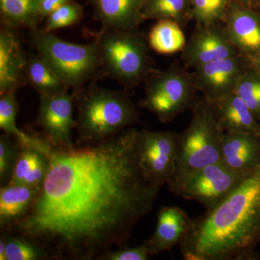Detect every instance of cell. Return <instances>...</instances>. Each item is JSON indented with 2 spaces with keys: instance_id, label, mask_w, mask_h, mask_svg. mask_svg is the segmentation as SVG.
I'll return each instance as SVG.
<instances>
[{
  "instance_id": "obj_1",
  "label": "cell",
  "mask_w": 260,
  "mask_h": 260,
  "mask_svg": "<svg viewBox=\"0 0 260 260\" xmlns=\"http://www.w3.org/2000/svg\"><path fill=\"white\" fill-rule=\"evenodd\" d=\"M138 133L131 127L101 141L53 148L30 209L2 232L30 239L49 259L99 260L126 246L162 187L140 166Z\"/></svg>"
},
{
  "instance_id": "obj_2",
  "label": "cell",
  "mask_w": 260,
  "mask_h": 260,
  "mask_svg": "<svg viewBox=\"0 0 260 260\" xmlns=\"http://www.w3.org/2000/svg\"><path fill=\"white\" fill-rule=\"evenodd\" d=\"M260 242V165L213 209L191 219L179 246L186 260H253Z\"/></svg>"
},
{
  "instance_id": "obj_3",
  "label": "cell",
  "mask_w": 260,
  "mask_h": 260,
  "mask_svg": "<svg viewBox=\"0 0 260 260\" xmlns=\"http://www.w3.org/2000/svg\"><path fill=\"white\" fill-rule=\"evenodd\" d=\"M73 93L78 109L76 144L107 139L140 123V112L126 90L93 85Z\"/></svg>"
},
{
  "instance_id": "obj_4",
  "label": "cell",
  "mask_w": 260,
  "mask_h": 260,
  "mask_svg": "<svg viewBox=\"0 0 260 260\" xmlns=\"http://www.w3.org/2000/svg\"><path fill=\"white\" fill-rule=\"evenodd\" d=\"M103 75L133 90L155 71L148 39L137 29H102L95 40Z\"/></svg>"
},
{
  "instance_id": "obj_5",
  "label": "cell",
  "mask_w": 260,
  "mask_h": 260,
  "mask_svg": "<svg viewBox=\"0 0 260 260\" xmlns=\"http://www.w3.org/2000/svg\"><path fill=\"white\" fill-rule=\"evenodd\" d=\"M30 42L37 54L50 64L68 88L78 92L103 75L100 51L96 42L75 44L51 32L34 29Z\"/></svg>"
},
{
  "instance_id": "obj_6",
  "label": "cell",
  "mask_w": 260,
  "mask_h": 260,
  "mask_svg": "<svg viewBox=\"0 0 260 260\" xmlns=\"http://www.w3.org/2000/svg\"><path fill=\"white\" fill-rule=\"evenodd\" d=\"M190 123L179 134L177 172L174 177L221 161L225 131L208 99H197Z\"/></svg>"
},
{
  "instance_id": "obj_7",
  "label": "cell",
  "mask_w": 260,
  "mask_h": 260,
  "mask_svg": "<svg viewBox=\"0 0 260 260\" xmlns=\"http://www.w3.org/2000/svg\"><path fill=\"white\" fill-rule=\"evenodd\" d=\"M179 62L164 71H154L146 80L144 99L139 107L168 123L192 109L197 98L190 73Z\"/></svg>"
},
{
  "instance_id": "obj_8",
  "label": "cell",
  "mask_w": 260,
  "mask_h": 260,
  "mask_svg": "<svg viewBox=\"0 0 260 260\" xmlns=\"http://www.w3.org/2000/svg\"><path fill=\"white\" fill-rule=\"evenodd\" d=\"M244 176L233 172L220 161L174 177L168 186L176 196L198 202L208 210L221 203Z\"/></svg>"
},
{
  "instance_id": "obj_9",
  "label": "cell",
  "mask_w": 260,
  "mask_h": 260,
  "mask_svg": "<svg viewBox=\"0 0 260 260\" xmlns=\"http://www.w3.org/2000/svg\"><path fill=\"white\" fill-rule=\"evenodd\" d=\"M179 134L172 132L138 130V153L140 166L150 181L168 184L177 172Z\"/></svg>"
},
{
  "instance_id": "obj_10",
  "label": "cell",
  "mask_w": 260,
  "mask_h": 260,
  "mask_svg": "<svg viewBox=\"0 0 260 260\" xmlns=\"http://www.w3.org/2000/svg\"><path fill=\"white\" fill-rule=\"evenodd\" d=\"M239 54L223 23L220 22L196 25L180 58L186 69L194 70L207 63Z\"/></svg>"
},
{
  "instance_id": "obj_11",
  "label": "cell",
  "mask_w": 260,
  "mask_h": 260,
  "mask_svg": "<svg viewBox=\"0 0 260 260\" xmlns=\"http://www.w3.org/2000/svg\"><path fill=\"white\" fill-rule=\"evenodd\" d=\"M37 125L42 130L43 138L55 148L74 146L72 130L76 128L73 117L74 93L66 91L51 96H40Z\"/></svg>"
},
{
  "instance_id": "obj_12",
  "label": "cell",
  "mask_w": 260,
  "mask_h": 260,
  "mask_svg": "<svg viewBox=\"0 0 260 260\" xmlns=\"http://www.w3.org/2000/svg\"><path fill=\"white\" fill-rule=\"evenodd\" d=\"M250 66L246 56L218 59L195 68L190 73L194 88L210 102L233 93L241 77Z\"/></svg>"
},
{
  "instance_id": "obj_13",
  "label": "cell",
  "mask_w": 260,
  "mask_h": 260,
  "mask_svg": "<svg viewBox=\"0 0 260 260\" xmlns=\"http://www.w3.org/2000/svg\"><path fill=\"white\" fill-rule=\"evenodd\" d=\"M222 23L242 55L250 59L259 54V10L232 2Z\"/></svg>"
},
{
  "instance_id": "obj_14",
  "label": "cell",
  "mask_w": 260,
  "mask_h": 260,
  "mask_svg": "<svg viewBox=\"0 0 260 260\" xmlns=\"http://www.w3.org/2000/svg\"><path fill=\"white\" fill-rule=\"evenodd\" d=\"M27 55L13 29L0 31V95L16 92L26 84Z\"/></svg>"
},
{
  "instance_id": "obj_15",
  "label": "cell",
  "mask_w": 260,
  "mask_h": 260,
  "mask_svg": "<svg viewBox=\"0 0 260 260\" xmlns=\"http://www.w3.org/2000/svg\"><path fill=\"white\" fill-rule=\"evenodd\" d=\"M221 162L241 175H246L260 165V134L226 131L224 134Z\"/></svg>"
},
{
  "instance_id": "obj_16",
  "label": "cell",
  "mask_w": 260,
  "mask_h": 260,
  "mask_svg": "<svg viewBox=\"0 0 260 260\" xmlns=\"http://www.w3.org/2000/svg\"><path fill=\"white\" fill-rule=\"evenodd\" d=\"M191 219L177 206L162 207L157 216V225L152 237L145 242L150 255L169 251L186 237Z\"/></svg>"
},
{
  "instance_id": "obj_17",
  "label": "cell",
  "mask_w": 260,
  "mask_h": 260,
  "mask_svg": "<svg viewBox=\"0 0 260 260\" xmlns=\"http://www.w3.org/2000/svg\"><path fill=\"white\" fill-rule=\"evenodd\" d=\"M210 103L215 117L224 131L247 132L260 134L259 121L235 92Z\"/></svg>"
},
{
  "instance_id": "obj_18",
  "label": "cell",
  "mask_w": 260,
  "mask_h": 260,
  "mask_svg": "<svg viewBox=\"0 0 260 260\" xmlns=\"http://www.w3.org/2000/svg\"><path fill=\"white\" fill-rule=\"evenodd\" d=\"M102 29H137L144 21V0H91Z\"/></svg>"
},
{
  "instance_id": "obj_19",
  "label": "cell",
  "mask_w": 260,
  "mask_h": 260,
  "mask_svg": "<svg viewBox=\"0 0 260 260\" xmlns=\"http://www.w3.org/2000/svg\"><path fill=\"white\" fill-rule=\"evenodd\" d=\"M39 189L8 183L0 189V228L5 230L22 218L37 198Z\"/></svg>"
},
{
  "instance_id": "obj_20",
  "label": "cell",
  "mask_w": 260,
  "mask_h": 260,
  "mask_svg": "<svg viewBox=\"0 0 260 260\" xmlns=\"http://www.w3.org/2000/svg\"><path fill=\"white\" fill-rule=\"evenodd\" d=\"M16 92L0 95V128L5 134L14 138L21 147L36 149L49 155L53 149L42 135H31L19 129L16 117L19 110Z\"/></svg>"
},
{
  "instance_id": "obj_21",
  "label": "cell",
  "mask_w": 260,
  "mask_h": 260,
  "mask_svg": "<svg viewBox=\"0 0 260 260\" xmlns=\"http://www.w3.org/2000/svg\"><path fill=\"white\" fill-rule=\"evenodd\" d=\"M49 168L47 154L21 147L9 182L41 189Z\"/></svg>"
},
{
  "instance_id": "obj_22",
  "label": "cell",
  "mask_w": 260,
  "mask_h": 260,
  "mask_svg": "<svg viewBox=\"0 0 260 260\" xmlns=\"http://www.w3.org/2000/svg\"><path fill=\"white\" fill-rule=\"evenodd\" d=\"M25 80L39 97L51 96L69 90L50 64L37 53L27 55Z\"/></svg>"
},
{
  "instance_id": "obj_23",
  "label": "cell",
  "mask_w": 260,
  "mask_h": 260,
  "mask_svg": "<svg viewBox=\"0 0 260 260\" xmlns=\"http://www.w3.org/2000/svg\"><path fill=\"white\" fill-rule=\"evenodd\" d=\"M40 0H0L2 23L8 28H37L42 20Z\"/></svg>"
},
{
  "instance_id": "obj_24",
  "label": "cell",
  "mask_w": 260,
  "mask_h": 260,
  "mask_svg": "<svg viewBox=\"0 0 260 260\" xmlns=\"http://www.w3.org/2000/svg\"><path fill=\"white\" fill-rule=\"evenodd\" d=\"M181 25L174 20H157L149 32V47L160 54H173L181 52L186 44Z\"/></svg>"
},
{
  "instance_id": "obj_25",
  "label": "cell",
  "mask_w": 260,
  "mask_h": 260,
  "mask_svg": "<svg viewBox=\"0 0 260 260\" xmlns=\"http://www.w3.org/2000/svg\"><path fill=\"white\" fill-rule=\"evenodd\" d=\"M142 15L144 20L169 19L182 27L192 20L190 0H144Z\"/></svg>"
},
{
  "instance_id": "obj_26",
  "label": "cell",
  "mask_w": 260,
  "mask_h": 260,
  "mask_svg": "<svg viewBox=\"0 0 260 260\" xmlns=\"http://www.w3.org/2000/svg\"><path fill=\"white\" fill-rule=\"evenodd\" d=\"M234 92L260 121V71L250 64L238 82Z\"/></svg>"
},
{
  "instance_id": "obj_27",
  "label": "cell",
  "mask_w": 260,
  "mask_h": 260,
  "mask_svg": "<svg viewBox=\"0 0 260 260\" xmlns=\"http://www.w3.org/2000/svg\"><path fill=\"white\" fill-rule=\"evenodd\" d=\"M232 0H190L191 20L196 25L223 21Z\"/></svg>"
},
{
  "instance_id": "obj_28",
  "label": "cell",
  "mask_w": 260,
  "mask_h": 260,
  "mask_svg": "<svg viewBox=\"0 0 260 260\" xmlns=\"http://www.w3.org/2000/svg\"><path fill=\"white\" fill-rule=\"evenodd\" d=\"M6 237V260L49 259L44 249L30 239L2 232Z\"/></svg>"
},
{
  "instance_id": "obj_29",
  "label": "cell",
  "mask_w": 260,
  "mask_h": 260,
  "mask_svg": "<svg viewBox=\"0 0 260 260\" xmlns=\"http://www.w3.org/2000/svg\"><path fill=\"white\" fill-rule=\"evenodd\" d=\"M83 8L75 1L63 5L53 13L46 20L44 31L51 32L58 29L68 28L79 23L83 19Z\"/></svg>"
},
{
  "instance_id": "obj_30",
  "label": "cell",
  "mask_w": 260,
  "mask_h": 260,
  "mask_svg": "<svg viewBox=\"0 0 260 260\" xmlns=\"http://www.w3.org/2000/svg\"><path fill=\"white\" fill-rule=\"evenodd\" d=\"M21 150V145L10 135H0V182L5 185L9 182L15 162Z\"/></svg>"
},
{
  "instance_id": "obj_31",
  "label": "cell",
  "mask_w": 260,
  "mask_h": 260,
  "mask_svg": "<svg viewBox=\"0 0 260 260\" xmlns=\"http://www.w3.org/2000/svg\"><path fill=\"white\" fill-rule=\"evenodd\" d=\"M149 256L150 254L145 242L136 247L126 246L108 251L99 260H148Z\"/></svg>"
},
{
  "instance_id": "obj_32",
  "label": "cell",
  "mask_w": 260,
  "mask_h": 260,
  "mask_svg": "<svg viewBox=\"0 0 260 260\" xmlns=\"http://www.w3.org/2000/svg\"><path fill=\"white\" fill-rule=\"evenodd\" d=\"M74 0H40L39 10L41 19H46L51 13L63 5Z\"/></svg>"
},
{
  "instance_id": "obj_33",
  "label": "cell",
  "mask_w": 260,
  "mask_h": 260,
  "mask_svg": "<svg viewBox=\"0 0 260 260\" xmlns=\"http://www.w3.org/2000/svg\"><path fill=\"white\" fill-rule=\"evenodd\" d=\"M232 1L246 7V8L259 10L260 11V0H232Z\"/></svg>"
},
{
  "instance_id": "obj_34",
  "label": "cell",
  "mask_w": 260,
  "mask_h": 260,
  "mask_svg": "<svg viewBox=\"0 0 260 260\" xmlns=\"http://www.w3.org/2000/svg\"><path fill=\"white\" fill-rule=\"evenodd\" d=\"M0 260H6V237L3 233L0 237Z\"/></svg>"
},
{
  "instance_id": "obj_35",
  "label": "cell",
  "mask_w": 260,
  "mask_h": 260,
  "mask_svg": "<svg viewBox=\"0 0 260 260\" xmlns=\"http://www.w3.org/2000/svg\"><path fill=\"white\" fill-rule=\"evenodd\" d=\"M248 60L249 61V62H250V64L253 67H254V68L260 71V53L258 55L250 58V59H248Z\"/></svg>"
}]
</instances>
